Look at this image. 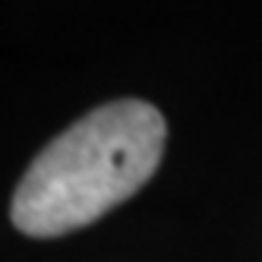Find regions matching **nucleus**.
Segmentation results:
<instances>
[{
    "label": "nucleus",
    "mask_w": 262,
    "mask_h": 262,
    "mask_svg": "<svg viewBox=\"0 0 262 262\" xmlns=\"http://www.w3.org/2000/svg\"><path fill=\"white\" fill-rule=\"evenodd\" d=\"M167 123L139 98H120L51 139L13 193L10 218L29 237H60L98 221L148 183L164 158Z\"/></svg>",
    "instance_id": "1"
}]
</instances>
